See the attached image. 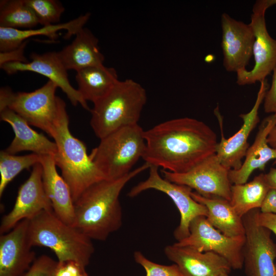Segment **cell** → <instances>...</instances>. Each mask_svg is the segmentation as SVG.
<instances>
[{"label":"cell","instance_id":"6da1fadb","mask_svg":"<svg viewBox=\"0 0 276 276\" xmlns=\"http://www.w3.org/2000/svg\"><path fill=\"white\" fill-rule=\"evenodd\" d=\"M145 163L174 173L187 172L216 153V133L197 119L183 117L144 131Z\"/></svg>","mask_w":276,"mask_h":276},{"label":"cell","instance_id":"7a4b0ae2","mask_svg":"<svg viewBox=\"0 0 276 276\" xmlns=\"http://www.w3.org/2000/svg\"><path fill=\"white\" fill-rule=\"evenodd\" d=\"M150 166L145 163L121 178L104 179L88 188L74 202L72 226L91 240L105 241L122 225L119 200L122 190L131 179Z\"/></svg>","mask_w":276,"mask_h":276},{"label":"cell","instance_id":"3957f363","mask_svg":"<svg viewBox=\"0 0 276 276\" xmlns=\"http://www.w3.org/2000/svg\"><path fill=\"white\" fill-rule=\"evenodd\" d=\"M147 100L146 91L132 79L119 81L109 92L94 103L90 126L100 140L125 126L138 124Z\"/></svg>","mask_w":276,"mask_h":276},{"label":"cell","instance_id":"277c9868","mask_svg":"<svg viewBox=\"0 0 276 276\" xmlns=\"http://www.w3.org/2000/svg\"><path fill=\"white\" fill-rule=\"evenodd\" d=\"M52 138L57 147L54 161L70 189L74 202L90 186L106 179L90 159L85 144L70 132L66 108L59 115Z\"/></svg>","mask_w":276,"mask_h":276},{"label":"cell","instance_id":"5b68a950","mask_svg":"<svg viewBox=\"0 0 276 276\" xmlns=\"http://www.w3.org/2000/svg\"><path fill=\"white\" fill-rule=\"evenodd\" d=\"M28 235L32 246L52 250L58 262L74 261L86 267L94 252L91 239L60 219L53 211H44L29 220Z\"/></svg>","mask_w":276,"mask_h":276},{"label":"cell","instance_id":"8992f818","mask_svg":"<svg viewBox=\"0 0 276 276\" xmlns=\"http://www.w3.org/2000/svg\"><path fill=\"white\" fill-rule=\"evenodd\" d=\"M144 131L137 124L121 128L100 139L89 156L105 179H118L132 171L145 151Z\"/></svg>","mask_w":276,"mask_h":276},{"label":"cell","instance_id":"52a82bcc","mask_svg":"<svg viewBox=\"0 0 276 276\" xmlns=\"http://www.w3.org/2000/svg\"><path fill=\"white\" fill-rule=\"evenodd\" d=\"M57 86L49 80L31 92L13 91L10 87L0 89V110L8 108L15 112L30 125L38 128L52 137L55 124L65 102L56 95Z\"/></svg>","mask_w":276,"mask_h":276},{"label":"cell","instance_id":"ba28073f","mask_svg":"<svg viewBox=\"0 0 276 276\" xmlns=\"http://www.w3.org/2000/svg\"><path fill=\"white\" fill-rule=\"evenodd\" d=\"M158 168L150 166L148 178L132 188L128 196L134 197L149 189L158 191L168 195L180 213V222L174 232V237L178 241L189 235L190 224L194 219L200 216H207L208 210L192 197L191 188L166 180L160 175Z\"/></svg>","mask_w":276,"mask_h":276},{"label":"cell","instance_id":"9c48e42d","mask_svg":"<svg viewBox=\"0 0 276 276\" xmlns=\"http://www.w3.org/2000/svg\"><path fill=\"white\" fill-rule=\"evenodd\" d=\"M189 232L187 237L174 244L191 247L201 252H214L226 259L232 269L243 268L245 235L228 237L213 226L204 216L192 221Z\"/></svg>","mask_w":276,"mask_h":276},{"label":"cell","instance_id":"30bf717a","mask_svg":"<svg viewBox=\"0 0 276 276\" xmlns=\"http://www.w3.org/2000/svg\"><path fill=\"white\" fill-rule=\"evenodd\" d=\"M259 210H252L242 217L245 236L244 271L246 276H276V244L271 232L257 221Z\"/></svg>","mask_w":276,"mask_h":276},{"label":"cell","instance_id":"8fae6325","mask_svg":"<svg viewBox=\"0 0 276 276\" xmlns=\"http://www.w3.org/2000/svg\"><path fill=\"white\" fill-rule=\"evenodd\" d=\"M269 8L266 0H258L254 4L250 22L254 33L252 55L253 68L238 71L236 82L243 86L260 82L272 72L276 65V39L272 38L267 29L265 12Z\"/></svg>","mask_w":276,"mask_h":276},{"label":"cell","instance_id":"7c38bea8","mask_svg":"<svg viewBox=\"0 0 276 276\" xmlns=\"http://www.w3.org/2000/svg\"><path fill=\"white\" fill-rule=\"evenodd\" d=\"M229 170L215 154L187 172L174 173L162 170V173L166 180L188 186L202 196L230 201L232 185L228 177Z\"/></svg>","mask_w":276,"mask_h":276},{"label":"cell","instance_id":"4fadbf2b","mask_svg":"<svg viewBox=\"0 0 276 276\" xmlns=\"http://www.w3.org/2000/svg\"><path fill=\"white\" fill-rule=\"evenodd\" d=\"M260 83V88L254 106L248 112L240 114L239 117L243 120V124L240 129L228 139L225 138L223 134V119L218 106L214 110V114L218 120L221 133V141L217 144L215 154L221 163L229 170H238L241 167L242 159L249 148V136L260 121L259 107L269 88L266 79Z\"/></svg>","mask_w":276,"mask_h":276},{"label":"cell","instance_id":"5bb4252c","mask_svg":"<svg viewBox=\"0 0 276 276\" xmlns=\"http://www.w3.org/2000/svg\"><path fill=\"white\" fill-rule=\"evenodd\" d=\"M44 211L53 210L44 189L42 167L39 163L32 167L29 178L19 187L12 210L2 218L1 235L11 231L21 221L31 220Z\"/></svg>","mask_w":276,"mask_h":276},{"label":"cell","instance_id":"9a60e30c","mask_svg":"<svg viewBox=\"0 0 276 276\" xmlns=\"http://www.w3.org/2000/svg\"><path fill=\"white\" fill-rule=\"evenodd\" d=\"M223 65L228 72L246 69L252 55L255 35L250 24L235 19L226 13L221 16Z\"/></svg>","mask_w":276,"mask_h":276},{"label":"cell","instance_id":"2e32d148","mask_svg":"<svg viewBox=\"0 0 276 276\" xmlns=\"http://www.w3.org/2000/svg\"><path fill=\"white\" fill-rule=\"evenodd\" d=\"M30 58L31 61L28 62H8L1 65V68L10 75L18 72H32L42 75L60 88L72 105L76 106L79 103L84 109L90 111L78 89L71 84L67 70L60 60L58 52L32 53Z\"/></svg>","mask_w":276,"mask_h":276},{"label":"cell","instance_id":"e0dca14e","mask_svg":"<svg viewBox=\"0 0 276 276\" xmlns=\"http://www.w3.org/2000/svg\"><path fill=\"white\" fill-rule=\"evenodd\" d=\"M29 220L0 236V276H21L36 259L28 235Z\"/></svg>","mask_w":276,"mask_h":276},{"label":"cell","instance_id":"ac0fdd59","mask_svg":"<svg viewBox=\"0 0 276 276\" xmlns=\"http://www.w3.org/2000/svg\"><path fill=\"white\" fill-rule=\"evenodd\" d=\"M164 252L178 266L183 276H218L229 273L232 269L226 259L214 252H201L173 244L166 246Z\"/></svg>","mask_w":276,"mask_h":276},{"label":"cell","instance_id":"d6986e66","mask_svg":"<svg viewBox=\"0 0 276 276\" xmlns=\"http://www.w3.org/2000/svg\"><path fill=\"white\" fill-rule=\"evenodd\" d=\"M276 125V114L265 118L260 124L255 140L249 147L245 160L238 170H230L228 177L234 185L246 183L252 173L257 169L263 171L266 165L272 159L276 163V151L267 143L271 130Z\"/></svg>","mask_w":276,"mask_h":276},{"label":"cell","instance_id":"ffe728a7","mask_svg":"<svg viewBox=\"0 0 276 276\" xmlns=\"http://www.w3.org/2000/svg\"><path fill=\"white\" fill-rule=\"evenodd\" d=\"M0 118L11 126L14 133V139L5 150L7 152L15 154L28 151L40 155L54 156L56 154L55 142L33 130L25 120L12 110L6 108L0 110Z\"/></svg>","mask_w":276,"mask_h":276},{"label":"cell","instance_id":"44dd1931","mask_svg":"<svg viewBox=\"0 0 276 276\" xmlns=\"http://www.w3.org/2000/svg\"><path fill=\"white\" fill-rule=\"evenodd\" d=\"M40 164L44 189L54 213L64 222L72 226L75 218L74 204L68 185L58 174L53 156L41 155Z\"/></svg>","mask_w":276,"mask_h":276},{"label":"cell","instance_id":"7402d4cb","mask_svg":"<svg viewBox=\"0 0 276 276\" xmlns=\"http://www.w3.org/2000/svg\"><path fill=\"white\" fill-rule=\"evenodd\" d=\"M71 43L58 52L67 70L76 72L83 68L103 65L104 56L100 51L98 38L87 28H83Z\"/></svg>","mask_w":276,"mask_h":276},{"label":"cell","instance_id":"603a6c76","mask_svg":"<svg viewBox=\"0 0 276 276\" xmlns=\"http://www.w3.org/2000/svg\"><path fill=\"white\" fill-rule=\"evenodd\" d=\"M90 14L86 13L76 18L63 24L43 26L38 29L20 30L0 27V51L5 53L19 48L30 37L42 35L56 39L57 32L65 30V38L68 39L76 35L88 21Z\"/></svg>","mask_w":276,"mask_h":276},{"label":"cell","instance_id":"cb8c5ba5","mask_svg":"<svg viewBox=\"0 0 276 276\" xmlns=\"http://www.w3.org/2000/svg\"><path fill=\"white\" fill-rule=\"evenodd\" d=\"M191 196L206 208V217L217 229L228 237L245 235L242 218L238 215L229 201L219 197H204L193 191Z\"/></svg>","mask_w":276,"mask_h":276},{"label":"cell","instance_id":"d4e9b609","mask_svg":"<svg viewBox=\"0 0 276 276\" xmlns=\"http://www.w3.org/2000/svg\"><path fill=\"white\" fill-rule=\"evenodd\" d=\"M75 79L83 98L93 103L106 95L119 81L117 71L104 64L78 71Z\"/></svg>","mask_w":276,"mask_h":276},{"label":"cell","instance_id":"484cf974","mask_svg":"<svg viewBox=\"0 0 276 276\" xmlns=\"http://www.w3.org/2000/svg\"><path fill=\"white\" fill-rule=\"evenodd\" d=\"M269 189L265 174L261 173L249 182L232 185L229 201L238 215L242 218L249 211L260 208Z\"/></svg>","mask_w":276,"mask_h":276},{"label":"cell","instance_id":"4316f807","mask_svg":"<svg viewBox=\"0 0 276 276\" xmlns=\"http://www.w3.org/2000/svg\"><path fill=\"white\" fill-rule=\"evenodd\" d=\"M38 24L36 14L25 0L1 1L0 27L27 30Z\"/></svg>","mask_w":276,"mask_h":276},{"label":"cell","instance_id":"83f0119b","mask_svg":"<svg viewBox=\"0 0 276 276\" xmlns=\"http://www.w3.org/2000/svg\"><path fill=\"white\" fill-rule=\"evenodd\" d=\"M41 155L33 153L25 155L10 154L5 150L0 152V196L8 185L22 171L40 163Z\"/></svg>","mask_w":276,"mask_h":276},{"label":"cell","instance_id":"f1b7e54d","mask_svg":"<svg viewBox=\"0 0 276 276\" xmlns=\"http://www.w3.org/2000/svg\"><path fill=\"white\" fill-rule=\"evenodd\" d=\"M26 3L33 10L39 24L43 26L59 24L65 8L57 0H25Z\"/></svg>","mask_w":276,"mask_h":276},{"label":"cell","instance_id":"f546056e","mask_svg":"<svg viewBox=\"0 0 276 276\" xmlns=\"http://www.w3.org/2000/svg\"><path fill=\"white\" fill-rule=\"evenodd\" d=\"M133 258L135 262L144 268L146 276H183L175 264L165 265L156 263L148 259L140 251L134 252Z\"/></svg>","mask_w":276,"mask_h":276},{"label":"cell","instance_id":"4dcf8cb0","mask_svg":"<svg viewBox=\"0 0 276 276\" xmlns=\"http://www.w3.org/2000/svg\"><path fill=\"white\" fill-rule=\"evenodd\" d=\"M58 261L47 255L36 258L30 268L21 276H54Z\"/></svg>","mask_w":276,"mask_h":276},{"label":"cell","instance_id":"1f68e13d","mask_svg":"<svg viewBox=\"0 0 276 276\" xmlns=\"http://www.w3.org/2000/svg\"><path fill=\"white\" fill-rule=\"evenodd\" d=\"M85 268L74 261H58L54 276H89Z\"/></svg>","mask_w":276,"mask_h":276},{"label":"cell","instance_id":"d6a6232c","mask_svg":"<svg viewBox=\"0 0 276 276\" xmlns=\"http://www.w3.org/2000/svg\"><path fill=\"white\" fill-rule=\"evenodd\" d=\"M272 82L264 99V109L266 113L276 114V65L273 71Z\"/></svg>","mask_w":276,"mask_h":276},{"label":"cell","instance_id":"836d02e7","mask_svg":"<svg viewBox=\"0 0 276 276\" xmlns=\"http://www.w3.org/2000/svg\"><path fill=\"white\" fill-rule=\"evenodd\" d=\"M27 41H25L19 48L10 52L1 53L0 65L8 62H28L24 55V49Z\"/></svg>","mask_w":276,"mask_h":276},{"label":"cell","instance_id":"e575fe53","mask_svg":"<svg viewBox=\"0 0 276 276\" xmlns=\"http://www.w3.org/2000/svg\"><path fill=\"white\" fill-rule=\"evenodd\" d=\"M258 223L272 232L276 236V214L258 212L256 215Z\"/></svg>","mask_w":276,"mask_h":276},{"label":"cell","instance_id":"d590c367","mask_svg":"<svg viewBox=\"0 0 276 276\" xmlns=\"http://www.w3.org/2000/svg\"><path fill=\"white\" fill-rule=\"evenodd\" d=\"M260 212L276 214V190L270 189L268 190L260 208Z\"/></svg>","mask_w":276,"mask_h":276},{"label":"cell","instance_id":"8d00e7d4","mask_svg":"<svg viewBox=\"0 0 276 276\" xmlns=\"http://www.w3.org/2000/svg\"><path fill=\"white\" fill-rule=\"evenodd\" d=\"M265 178L270 189L276 190V168H271L265 174Z\"/></svg>","mask_w":276,"mask_h":276},{"label":"cell","instance_id":"74e56055","mask_svg":"<svg viewBox=\"0 0 276 276\" xmlns=\"http://www.w3.org/2000/svg\"><path fill=\"white\" fill-rule=\"evenodd\" d=\"M267 141L269 146L276 151V125L269 132Z\"/></svg>","mask_w":276,"mask_h":276},{"label":"cell","instance_id":"f35d334b","mask_svg":"<svg viewBox=\"0 0 276 276\" xmlns=\"http://www.w3.org/2000/svg\"><path fill=\"white\" fill-rule=\"evenodd\" d=\"M266 2L269 8L273 5H276V0H266Z\"/></svg>","mask_w":276,"mask_h":276},{"label":"cell","instance_id":"ab89813d","mask_svg":"<svg viewBox=\"0 0 276 276\" xmlns=\"http://www.w3.org/2000/svg\"><path fill=\"white\" fill-rule=\"evenodd\" d=\"M218 276H229V273H222L219 275Z\"/></svg>","mask_w":276,"mask_h":276}]
</instances>
